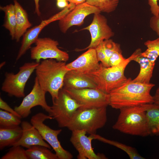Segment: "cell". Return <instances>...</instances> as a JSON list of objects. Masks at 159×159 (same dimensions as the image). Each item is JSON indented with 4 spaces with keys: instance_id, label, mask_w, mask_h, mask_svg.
I'll use <instances>...</instances> for the list:
<instances>
[{
    "instance_id": "6da1fadb",
    "label": "cell",
    "mask_w": 159,
    "mask_h": 159,
    "mask_svg": "<svg viewBox=\"0 0 159 159\" xmlns=\"http://www.w3.org/2000/svg\"><path fill=\"white\" fill-rule=\"evenodd\" d=\"M154 84L135 82L131 78L112 90L110 96L109 105L112 108H122L141 105L153 102V96L150 94Z\"/></svg>"
},
{
    "instance_id": "7a4b0ae2",
    "label": "cell",
    "mask_w": 159,
    "mask_h": 159,
    "mask_svg": "<svg viewBox=\"0 0 159 159\" xmlns=\"http://www.w3.org/2000/svg\"><path fill=\"white\" fill-rule=\"evenodd\" d=\"M65 62L53 59H44L37 67L35 72L41 87L51 95L52 100L57 97L63 86L64 76L68 70Z\"/></svg>"
},
{
    "instance_id": "3957f363",
    "label": "cell",
    "mask_w": 159,
    "mask_h": 159,
    "mask_svg": "<svg viewBox=\"0 0 159 159\" xmlns=\"http://www.w3.org/2000/svg\"><path fill=\"white\" fill-rule=\"evenodd\" d=\"M145 104L125 107L120 109L113 129L124 133L146 137L149 135Z\"/></svg>"
},
{
    "instance_id": "277c9868",
    "label": "cell",
    "mask_w": 159,
    "mask_h": 159,
    "mask_svg": "<svg viewBox=\"0 0 159 159\" xmlns=\"http://www.w3.org/2000/svg\"><path fill=\"white\" fill-rule=\"evenodd\" d=\"M138 52L137 49L124 62L115 66L106 67L100 63L97 69L85 74L93 81L97 89L109 94L127 80V78L124 74L125 69L129 63L133 61Z\"/></svg>"
},
{
    "instance_id": "5b68a950",
    "label": "cell",
    "mask_w": 159,
    "mask_h": 159,
    "mask_svg": "<svg viewBox=\"0 0 159 159\" xmlns=\"http://www.w3.org/2000/svg\"><path fill=\"white\" fill-rule=\"evenodd\" d=\"M107 107H80L74 114L67 128L72 131L84 130L91 134L103 127L107 121Z\"/></svg>"
},
{
    "instance_id": "8992f818",
    "label": "cell",
    "mask_w": 159,
    "mask_h": 159,
    "mask_svg": "<svg viewBox=\"0 0 159 159\" xmlns=\"http://www.w3.org/2000/svg\"><path fill=\"white\" fill-rule=\"evenodd\" d=\"M52 102L51 112L49 115L56 121L59 127L67 128L76 111L81 105L63 87Z\"/></svg>"
},
{
    "instance_id": "52a82bcc",
    "label": "cell",
    "mask_w": 159,
    "mask_h": 159,
    "mask_svg": "<svg viewBox=\"0 0 159 159\" xmlns=\"http://www.w3.org/2000/svg\"><path fill=\"white\" fill-rule=\"evenodd\" d=\"M39 63L36 62L25 63L19 67L16 74L6 72L1 90L10 96L18 98L24 97L26 83Z\"/></svg>"
},
{
    "instance_id": "ba28073f",
    "label": "cell",
    "mask_w": 159,
    "mask_h": 159,
    "mask_svg": "<svg viewBox=\"0 0 159 159\" xmlns=\"http://www.w3.org/2000/svg\"><path fill=\"white\" fill-rule=\"evenodd\" d=\"M53 118L49 115L39 112L33 116L30 122L38 131L43 139L49 144L55 152L59 159H71L72 155L62 146L58 136L61 129H53L44 123L47 119Z\"/></svg>"
},
{
    "instance_id": "9c48e42d",
    "label": "cell",
    "mask_w": 159,
    "mask_h": 159,
    "mask_svg": "<svg viewBox=\"0 0 159 159\" xmlns=\"http://www.w3.org/2000/svg\"><path fill=\"white\" fill-rule=\"evenodd\" d=\"M64 90L81 105L82 108L107 107L110 96L97 88L65 89Z\"/></svg>"
},
{
    "instance_id": "30bf717a",
    "label": "cell",
    "mask_w": 159,
    "mask_h": 159,
    "mask_svg": "<svg viewBox=\"0 0 159 159\" xmlns=\"http://www.w3.org/2000/svg\"><path fill=\"white\" fill-rule=\"evenodd\" d=\"M35 43L31 48V58L37 62L39 63L41 59H53L65 62L69 59L68 54L58 48L57 41L48 37L38 38Z\"/></svg>"
},
{
    "instance_id": "8fae6325",
    "label": "cell",
    "mask_w": 159,
    "mask_h": 159,
    "mask_svg": "<svg viewBox=\"0 0 159 159\" xmlns=\"http://www.w3.org/2000/svg\"><path fill=\"white\" fill-rule=\"evenodd\" d=\"M34 84L31 92L24 97L21 104L15 107L14 110L21 117L25 118L31 113V109L34 107L40 106L50 114L51 106L46 102L45 94L47 92L40 87L37 79L36 77Z\"/></svg>"
},
{
    "instance_id": "7c38bea8",
    "label": "cell",
    "mask_w": 159,
    "mask_h": 159,
    "mask_svg": "<svg viewBox=\"0 0 159 159\" xmlns=\"http://www.w3.org/2000/svg\"><path fill=\"white\" fill-rule=\"evenodd\" d=\"M75 5L70 3L69 6L59 12L53 16L49 19L42 20L39 25L27 30L23 36L21 45L17 55L16 61L19 59L30 48L31 45L35 42L39 38L38 36L42 29L49 23L54 21L59 20L75 7Z\"/></svg>"
},
{
    "instance_id": "4fadbf2b",
    "label": "cell",
    "mask_w": 159,
    "mask_h": 159,
    "mask_svg": "<svg viewBox=\"0 0 159 159\" xmlns=\"http://www.w3.org/2000/svg\"><path fill=\"white\" fill-rule=\"evenodd\" d=\"M82 30L89 31L91 36V41L87 47L78 49V51L90 48L95 49L104 40L110 39L114 35V32L107 24L106 18L100 13L94 14L91 24Z\"/></svg>"
},
{
    "instance_id": "5bb4252c",
    "label": "cell",
    "mask_w": 159,
    "mask_h": 159,
    "mask_svg": "<svg viewBox=\"0 0 159 159\" xmlns=\"http://www.w3.org/2000/svg\"><path fill=\"white\" fill-rule=\"evenodd\" d=\"M70 142L78 151V159H106L107 158L102 153L96 154L92 147V142L94 139L92 134L86 135V131L77 130L72 131Z\"/></svg>"
},
{
    "instance_id": "9a60e30c",
    "label": "cell",
    "mask_w": 159,
    "mask_h": 159,
    "mask_svg": "<svg viewBox=\"0 0 159 159\" xmlns=\"http://www.w3.org/2000/svg\"><path fill=\"white\" fill-rule=\"evenodd\" d=\"M100 13L98 9L86 2L76 5L72 10L59 20V26L60 30L65 33L73 26L82 25L85 19L88 15Z\"/></svg>"
},
{
    "instance_id": "2e32d148",
    "label": "cell",
    "mask_w": 159,
    "mask_h": 159,
    "mask_svg": "<svg viewBox=\"0 0 159 159\" xmlns=\"http://www.w3.org/2000/svg\"><path fill=\"white\" fill-rule=\"evenodd\" d=\"M95 49H89L73 62L66 65L69 71L73 70L85 74L94 71L100 66Z\"/></svg>"
},
{
    "instance_id": "e0dca14e",
    "label": "cell",
    "mask_w": 159,
    "mask_h": 159,
    "mask_svg": "<svg viewBox=\"0 0 159 159\" xmlns=\"http://www.w3.org/2000/svg\"><path fill=\"white\" fill-rule=\"evenodd\" d=\"M22 130L21 136L13 146H20L28 148L35 145H41L50 149L51 146L43 139L39 132L33 125L29 122H21Z\"/></svg>"
},
{
    "instance_id": "ac0fdd59",
    "label": "cell",
    "mask_w": 159,
    "mask_h": 159,
    "mask_svg": "<svg viewBox=\"0 0 159 159\" xmlns=\"http://www.w3.org/2000/svg\"><path fill=\"white\" fill-rule=\"evenodd\" d=\"M63 87L65 89L97 88V85L88 76L73 70H69L64 79Z\"/></svg>"
},
{
    "instance_id": "d6986e66",
    "label": "cell",
    "mask_w": 159,
    "mask_h": 159,
    "mask_svg": "<svg viewBox=\"0 0 159 159\" xmlns=\"http://www.w3.org/2000/svg\"><path fill=\"white\" fill-rule=\"evenodd\" d=\"M141 49H138V52L133 61L138 63L140 69L138 76L132 80L143 83H149L153 75L155 63L151 62L147 58L141 55Z\"/></svg>"
},
{
    "instance_id": "ffe728a7",
    "label": "cell",
    "mask_w": 159,
    "mask_h": 159,
    "mask_svg": "<svg viewBox=\"0 0 159 159\" xmlns=\"http://www.w3.org/2000/svg\"><path fill=\"white\" fill-rule=\"evenodd\" d=\"M16 14V29L14 39L19 42L21 38L30 27L32 24L29 21L26 11L16 0H14Z\"/></svg>"
},
{
    "instance_id": "44dd1931",
    "label": "cell",
    "mask_w": 159,
    "mask_h": 159,
    "mask_svg": "<svg viewBox=\"0 0 159 159\" xmlns=\"http://www.w3.org/2000/svg\"><path fill=\"white\" fill-rule=\"evenodd\" d=\"M22 133L19 125L11 127H0V149L12 146L21 138Z\"/></svg>"
},
{
    "instance_id": "7402d4cb",
    "label": "cell",
    "mask_w": 159,
    "mask_h": 159,
    "mask_svg": "<svg viewBox=\"0 0 159 159\" xmlns=\"http://www.w3.org/2000/svg\"><path fill=\"white\" fill-rule=\"evenodd\" d=\"M149 135H159V108L153 103L145 104Z\"/></svg>"
},
{
    "instance_id": "603a6c76",
    "label": "cell",
    "mask_w": 159,
    "mask_h": 159,
    "mask_svg": "<svg viewBox=\"0 0 159 159\" xmlns=\"http://www.w3.org/2000/svg\"><path fill=\"white\" fill-rule=\"evenodd\" d=\"M0 9L5 14L3 26L9 31L12 39H14L16 29V14L14 5L10 4L4 6H0Z\"/></svg>"
},
{
    "instance_id": "cb8c5ba5",
    "label": "cell",
    "mask_w": 159,
    "mask_h": 159,
    "mask_svg": "<svg viewBox=\"0 0 159 159\" xmlns=\"http://www.w3.org/2000/svg\"><path fill=\"white\" fill-rule=\"evenodd\" d=\"M28 159H59L55 153L45 147L35 145L26 150Z\"/></svg>"
},
{
    "instance_id": "d4e9b609",
    "label": "cell",
    "mask_w": 159,
    "mask_h": 159,
    "mask_svg": "<svg viewBox=\"0 0 159 159\" xmlns=\"http://www.w3.org/2000/svg\"><path fill=\"white\" fill-rule=\"evenodd\" d=\"M94 139L98 140L118 148L125 152L131 159H144L138 152L136 150L131 146L119 142L110 140L96 134H92Z\"/></svg>"
},
{
    "instance_id": "484cf974",
    "label": "cell",
    "mask_w": 159,
    "mask_h": 159,
    "mask_svg": "<svg viewBox=\"0 0 159 159\" xmlns=\"http://www.w3.org/2000/svg\"><path fill=\"white\" fill-rule=\"evenodd\" d=\"M119 0H86L89 4L98 9L101 12L110 13L117 8Z\"/></svg>"
},
{
    "instance_id": "4316f807",
    "label": "cell",
    "mask_w": 159,
    "mask_h": 159,
    "mask_svg": "<svg viewBox=\"0 0 159 159\" xmlns=\"http://www.w3.org/2000/svg\"><path fill=\"white\" fill-rule=\"evenodd\" d=\"M147 49L141 52V56L148 59L151 62L155 63V61L159 56V37L157 39L148 40L144 43Z\"/></svg>"
},
{
    "instance_id": "83f0119b",
    "label": "cell",
    "mask_w": 159,
    "mask_h": 159,
    "mask_svg": "<svg viewBox=\"0 0 159 159\" xmlns=\"http://www.w3.org/2000/svg\"><path fill=\"white\" fill-rule=\"evenodd\" d=\"M21 118L12 113L0 110V127H9L19 125L21 122Z\"/></svg>"
},
{
    "instance_id": "f1b7e54d",
    "label": "cell",
    "mask_w": 159,
    "mask_h": 159,
    "mask_svg": "<svg viewBox=\"0 0 159 159\" xmlns=\"http://www.w3.org/2000/svg\"><path fill=\"white\" fill-rule=\"evenodd\" d=\"M1 159H28L26 150L20 146H12Z\"/></svg>"
},
{
    "instance_id": "f546056e",
    "label": "cell",
    "mask_w": 159,
    "mask_h": 159,
    "mask_svg": "<svg viewBox=\"0 0 159 159\" xmlns=\"http://www.w3.org/2000/svg\"><path fill=\"white\" fill-rule=\"evenodd\" d=\"M103 49L108 60L112 54L116 52H122L120 44L115 43L110 39L101 42Z\"/></svg>"
},
{
    "instance_id": "4dcf8cb0",
    "label": "cell",
    "mask_w": 159,
    "mask_h": 159,
    "mask_svg": "<svg viewBox=\"0 0 159 159\" xmlns=\"http://www.w3.org/2000/svg\"><path fill=\"white\" fill-rule=\"evenodd\" d=\"M97 58L99 62L106 67H110L107 58L103 49L101 43L95 48Z\"/></svg>"
},
{
    "instance_id": "1f68e13d",
    "label": "cell",
    "mask_w": 159,
    "mask_h": 159,
    "mask_svg": "<svg viewBox=\"0 0 159 159\" xmlns=\"http://www.w3.org/2000/svg\"><path fill=\"white\" fill-rule=\"evenodd\" d=\"M126 58L122 54V52H116L113 53L109 58L108 62L110 67L116 66L124 62Z\"/></svg>"
},
{
    "instance_id": "d6a6232c",
    "label": "cell",
    "mask_w": 159,
    "mask_h": 159,
    "mask_svg": "<svg viewBox=\"0 0 159 159\" xmlns=\"http://www.w3.org/2000/svg\"><path fill=\"white\" fill-rule=\"evenodd\" d=\"M159 0H148V4L150 7V10L153 16H159V5L158 2Z\"/></svg>"
},
{
    "instance_id": "836d02e7",
    "label": "cell",
    "mask_w": 159,
    "mask_h": 159,
    "mask_svg": "<svg viewBox=\"0 0 159 159\" xmlns=\"http://www.w3.org/2000/svg\"><path fill=\"white\" fill-rule=\"evenodd\" d=\"M150 26L159 36V16H153L150 20Z\"/></svg>"
},
{
    "instance_id": "e575fe53",
    "label": "cell",
    "mask_w": 159,
    "mask_h": 159,
    "mask_svg": "<svg viewBox=\"0 0 159 159\" xmlns=\"http://www.w3.org/2000/svg\"><path fill=\"white\" fill-rule=\"evenodd\" d=\"M0 108L1 109L6 111L14 114L18 117L21 118V117L15 111L12 109L2 98L0 97Z\"/></svg>"
},
{
    "instance_id": "d590c367",
    "label": "cell",
    "mask_w": 159,
    "mask_h": 159,
    "mask_svg": "<svg viewBox=\"0 0 159 159\" xmlns=\"http://www.w3.org/2000/svg\"><path fill=\"white\" fill-rule=\"evenodd\" d=\"M153 96V103L159 108V86L157 89L154 95Z\"/></svg>"
},
{
    "instance_id": "8d00e7d4",
    "label": "cell",
    "mask_w": 159,
    "mask_h": 159,
    "mask_svg": "<svg viewBox=\"0 0 159 159\" xmlns=\"http://www.w3.org/2000/svg\"><path fill=\"white\" fill-rule=\"evenodd\" d=\"M67 1H57V6L60 8H64L68 6L69 4Z\"/></svg>"
},
{
    "instance_id": "74e56055",
    "label": "cell",
    "mask_w": 159,
    "mask_h": 159,
    "mask_svg": "<svg viewBox=\"0 0 159 159\" xmlns=\"http://www.w3.org/2000/svg\"><path fill=\"white\" fill-rule=\"evenodd\" d=\"M34 1L35 5V13L37 15L39 16L41 15V12L39 9V0H34Z\"/></svg>"
},
{
    "instance_id": "f35d334b",
    "label": "cell",
    "mask_w": 159,
    "mask_h": 159,
    "mask_svg": "<svg viewBox=\"0 0 159 159\" xmlns=\"http://www.w3.org/2000/svg\"><path fill=\"white\" fill-rule=\"evenodd\" d=\"M67 1L70 3H72L76 5L85 2L86 0H67Z\"/></svg>"
},
{
    "instance_id": "ab89813d",
    "label": "cell",
    "mask_w": 159,
    "mask_h": 159,
    "mask_svg": "<svg viewBox=\"0 0 159 159\" xmlns=\"http://www.w3.org/2000/svg\"><path fill=\"white\" fill-rule=\"evenodd\" d=\"M57 0V1H67V0Z\"/></svg>"
}]
</instances>
